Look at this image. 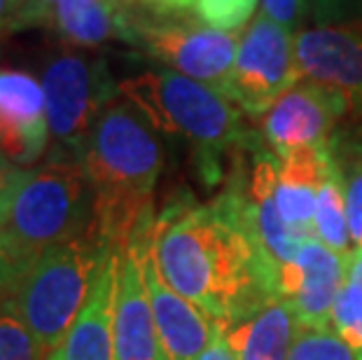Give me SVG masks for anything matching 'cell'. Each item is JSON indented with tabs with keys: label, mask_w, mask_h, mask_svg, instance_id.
<instances>
[{
	"label": "cell",
	"mask_w": 362,
	"mask_h": 360,
	"mask_svg": "<svg viewBox=\"0 0 362 360\" xmlns=\"http://www.w3.org/2000/svg\"><path fill=\"white\" fill-rule=\"evenodd\" d=\"M152 250L168 286L215 323H238L281 297L279 272L238 190L208 204L168 202L155 220Z\"/></svg>",
	"instance_id": "1"
},
{
	"label": "cell",
	"mask_w": 362,
	"mask_h": 360,
	"mask_svg": "<svg viewBox=\"0 0 362 360\" xmlns=\"http://www.w3.org/2000/svg\"><path fill=\"white\" fill-rule=\"evenodd\" d=\"M80 164L94 190L96 234L112 250H124L145 213L164 166L155 127L127 98H115L98 115Z\"/></svg>",
	"instance_id": "2"
},
{
	"label": "cell",
	"mask_w": 362,
	"mask_h": 360,
	"mask_svg": "<svg viewBox=\"0 0 362 360\" xmlns=\"http://www.w3.org/2000/svg\"><path fill=\"white\" fill-rule=\"evenodd\" d=\"M119 96L141 110L161 134L194 145L204 171L218 168L220 157L238 145H250L243 110L220 89L173 71H150L119 82Z\"/></svg>",
	"instance_id": "3"
},
{
	"label": "cell",
	"mask_w": 362,
	"mask_h": 360,
	"mask_svg": "<svg viewBox=\"0 0 362 360\" xmlns=\"http://www.w3.org/2000/svg\"><path fill=\"white\" fill-rule=\"evenodd\" d=\"M112 252L119 250L105 246L96 232L57 243L37 255L12 293L19 318L47 354L66 339L87 304L98 272Z\"/></svg>",
	"instance_id": "4"
},
{
	"label": "cell",
	"mask_w": 362,
	"mask_h": 360,
	"mask_svg": "<svg viewBox=\"0 0 362 360\" xmlns=\"http://www.w3.org/2000/svg\"><path fill=\"white\" fill-rule=\"evenodd\" d=\"M3 229L35 252L94 234V190L82 164L54 157L24 171Z\"/></svg>",
	"instance_id": "5"
},
{
	"label": "cell",
	"mask_w": 362,
	"mask_h": 360,
	"mask_svg": "<svg viewBox=\"0 0 362 360\" xmlns=\"http://www.w3.org/2000/svg\"><path fill=\"white\" fill-rule=\"evenodd\" d=\"M42 91L49 134L57 148H64L61 159L80 162L91 127L119 94V84L112 80L103 59L64 52L45 66Z\"/></svg>",
	"instance_id": "6"
},
{
	"label": "cell",
	"mask_w": 362,
	"mask_h": 360,
	"mask_svg": "<svg viewBox=\"0 0 362 360\" xmlns=\"http://www.w3.org/2000/svg\"><path fill=\"white\" fill-rule=\"evenodd\" d=\"M302 80L295 35L290 28L259 12L238 42V54L227 96L250 117H262Z\"/></svg>",
	"instance_id": "7"
},
{
	"label": "cell",
	"mask_w": 362,
	"mask_h": 360,
	"mask_svg": "<svg viewBox=\"0 0 362 360\" xmlns=\"http://www.w3.org/2000/svg\"><path fill=\"white\" fill-rule=\"evenodd\" d=\"M129 40L159 64L227 94L238 54V30H220L194 21H138Z\"/></svg>",
	"instance_id": "8"
},
{
	"label": "cell",
	"mask_w": 362,
	"mask_h": 360,
	"mask_svg": "<svg viewBox=\"0 0 362 360\" xmlns=\"http://www.w3.org/2000/svg\"><path fill=\"white\" fill-rule=\"evenodd\" d=\"M157 213H145L134 229L131 239L136 241L141 252L145 286H148L152 323H155L157 354L159 360H199L213 342V335L220 323H215L206 313L185 300L180 293L168 286L161 277L155 250H152V234H155Z\"/></svg>",
	"instance_id": "9"
},
{
	"label": "cell",
	"mask_w": 362,
	"mask_h": 360,
	"mask_svg": "<svg viewBox=\"0 0 362 360\" xmlns=\"http://www.w3.org/2000/svg\"><path fill=\"white\" fill-rule=\"evenodd\" d=\"M351 110L341 91L315 82H299L262 115V136L276 157L329 143L339 120Z\"/></svg>",
	"instance_id": "10"
},
{
	"label": "cell",
	"mask_w": 362,
	"mask_h": 360,
	"mask_svg": "<svg viewBox=\"0 0 362 360\" xmlns=\"http://www.w3.org/2000/svg\"><path fill=\"white\" fill-rule=\"evenodd\" d=\"M302 78L337 89L362 108V21L344 26H313L295 37Z\"/></svg>",
	"instance_id": "11"
},
{
	"label": "cell",
	"mask_w": 362,
	"mask_h": 360,
	"mask_svg": "<svg viewBox=\"0 0 362 360\" xmlns=\"http://www.w3.org/2000/svg\"><path fill=\"white\" fill-rule=\"evenodd\" d=\"M49 136L42 84L26 71L0 68V155L28 166L45 155Z\"/></svg>",
	"instance_id": "12"
},
{
	"label": "cell",
	"mask_w": 362,
	"mask_h": 360,
	"mask_svg": "<svg viewBox=\"0 0 362 360\" xmlns=\"http://www.w3.org/2000/svg\"><path fill=\"white\" fill-rule=\"evenodd\" d=\"M346 257L349 255L311 239L299 248L295 262L279 274V293L295 306L304 327H329Z\"/></svg>",
	"instance_id": "13"
},
{
	"label": "cell",
	"mask_w": 362,
	"mask_h": 360,
	"mask_svg": "<svg viewBox=\"0 0 362 360\" xmlns=\"http://www.w3.org/2000/svg\"><path fill=\"white\" fill-rule=\"evenodd\" d=\"M119 260L122 250L112 252L105 260L87 297V304L82 306L66 339L47 354V360H115Z\"/></svg>",
	"instance_id": "14"
},
{
	"label": "cell",
	"mask_w": 362,
	"mask_h": 360,
	"mask_svg": "<svg viewBox=\"0 0 362 360\" xmlns=\"http://www.w3.org/2000/svg\"><path fill=\"white\" fill-rule=\"evenodd\" d=\"M334 164L329 143L302 148L279 157L276 175V204L283 220L299 241L315 239V204L318 190Z\"/></svg>",
	"instance_id": "15"
},
{
	"label": "cell",
	"mask_w": 362,
	"mask_h": 360,
	"mask_svg": "<svg viewBox=\"0 0 362 360\" xmlns=\"http://www.w3.org/2000/svg\"><path fill=\"white\" fill-rule=\"evenodd\" d=\"M115 360H159L148 286H145L141 252L134 239H129L119 260Z\"/></svg>",
	"instance_id": "16"
},
{
	"label": "cell",
	"mask_w": 362,
	"mask_h": 360,
	"mask_svg": "<svg viewBox=\"0 0 362 360\" xmlns=\"http://www.w3.org/2000/svg\"><path fill=\"white\" fill-rule=\"evenodd\" d=\"M276 175H279V157L269 155V152H257L248 187H245V199H248V211L255 234L259 236L267 255L272 257L276 272L281 274L285 267L295 262L299 248L306 241H299L281 216L274 194Z\"/></svg>",
	"instance_id": "17"
},
{
	"label": "cell",
	"mask_w": 362,
	"mask_h": 360,
	"mask_svg": "<svg viewBox=\"0 0 362 360\" xmlns=\"http://www.w3.org/2000/svg\"><path fill=\"white\" fill-rule=\"evenodd\" d=\"M304 325L295 306L279 297L252 316L225 325L236 360H288Z\"/></svg>",
	"instance_id": "18"
},
{
	"label": "cell",
	"mask_w": 362,
	"mask_h": 360,
	"mask_svg": "<svg viewBox=\"0 0 362 360\" xmlns=\"http://www.w3.org/2000/svg\"><path fill=\"white\" fill-rule=\"evenodd\" d=\"M49 24L66 42L78 47H98L107 40H129L131 21L119 0H64L54 10Z\"/></svg>",
	"instance_id": "19"
},
{
	"label": "cell",
	"mask_w": 362,
	"mask_h": 360,
	"mask_svg": "<svg viewBox=\"0 0 362 360\" xmlns=\"http://www.w3.org/2000/svg\"><path fill=\"white\" fill-rule=\"evenodd\" d=\"M332 148V145H329ZM315 239L325 243L341 255L356 250L349 229V213H346V199L339 180L337 164L329 168L327 178L318 190V204H315Z\"/></svg>",
	"instance_id": "20"
},
{
	"label": "cell",
	"mask_w": 362,
	"mask_h": 360,
	"mask_svg": "<svg viewBox=\"0 0 362 360\" xmlns=\"http://www.w3.org/2000/svg\"><path fill=\"white\" fill-rule=\"evenodd\" d=\"M329 327L356 354H362V248H356L346 257L344 281L339 288Z\"/></svg>",
	"instance_id": "21"
},
{
	"label": "cell",
	"mask_w": 362,
	"mask_h": 360,
	"mask_svg": "<svg viewBox=\"0 0 362 360\" xmlns=\"http://www.w3.org/2000/svg\"><path fill=\"white\" fill-rule=\"evenodd\" d=\"M329 145L341 180L353 246L362 248V143L329 141Z\"/></svg>",
	"instance_id": "22"
},
{
	"label": "cell",
	"mask_w": 362,
	"mask_h": 360,
	"mask_svg": "<svg viewBox=\"0 0 362 360\" xmlns=\"http://www.w3.org/2000/svg\"><path fill=\"white\" fill-rule=\"evenodd\" d=\"M0 360H47V351L19 318L12 295L0 297Z\"/></svg>",
	"instance_id": "23"
},
{
	"label": "cell",
	"mask_w": 362,
	"mask_h": 360,
	"mask_svg": "<svg viewBox=\"0 0 362 360\" xmlns=\"http://www.w3.org/2000/svg\"><path fill=\"white\" fill-rule=\"evenodd\" d=\"M288 360H358V354L332 327H304Z\"/></svg>",
	"instance_id": "24"
},
{
	"label": "cell",
	"mask_w": 362,
	"mask_h": 360,
	"mask_svg": "<svg viewBox=\"0 0 362 360\" xmlns=\"http://www.w3.org/2000/svg\"><path fill=\"white\" fill-rule=\"evenodd\" d=\"M40 252L26 248L10 232L0 229V297L12 295Z\"/></svg>",
	"instance_id": "25"
},
{
	"label": "cell",
	"mask_w": 362,
	"mask_h": 360,
	"mask_svg": "<svg viewBox=\"0 0 362 360\" xmlns=\"http://www.w3.org/2000/svg\"><path fill=\"white\" fill-rule=\"evenodd\" d=\"M257 0H199L197 12L204 24L220 30H241L255 12Z\"/></svg>",
	"instance_id": "26"
},
{
	"label": "cell",
	"mask_w": 362,
	"mask_h": 360,
	"mask_svg": "<svg viewBox=\"0 0 362 360\" xmlns=\"http://www.w3.org/2000/svg\"><path fill=\"white\" fill-rule=\"evenodd\" d=\"M315 26H344L362 21V0H304V17Z\"/></svg>",
	"instance_id": "27"
},
{
	"label": "cell",
	"mask_w": 362,
	"mask_h": 360,
	"mask_svg": "<svg viewBox=\"0 0 362 360\" xmlns=\"http://www.w3.org/2000/svg\"><path fill=\"white\" fill-rule=\"evenodd\" d=\"M21 178H24V168H19L5 155H0V229L5 227V220L10 216L14 194H17Z\"/></svg>",
	"instance_id": "28"
},
{
	"label": "cell",
	"mask_w": 362,
	"mask_h": 360,
	"mask_svg": "<svg viewBox=\"0 0 362 360\" xmlns=\"http://www.w3.org/2000/svg\"><path fill=\"white\" fill-rule=\"evenodd\" d=\"M262 12H267L281 26L292 30L297 19L304 14V0H264V10Z\"/></svg>",
	"instance_id": "29"
},
{
	"label": "cell",
	"mask_w": 362,
	"mask_h": 360,
	"mask_svg": "<svg viewBox=\"0 0 362 360\" xmlns=\"http://www.w3.org/2000/svg\"><path fill=\"white\" fill-rule=\"evenodd\" d=\"M61 3H64V0H28L17 14V26L33 24V21H47L49 24L54 10H57Z\"/></svg>",
	"instance_id": "30"
},
{
	"label": "cell",
	"mask_w": 362,
	"mask_h": 360,
	"mask_svg": "<svg viewBox=\"0 0 362 360\" xmlns=\"http://www.w3.org/2000/svg\"><path fill=\"white\" fill-rule=\"evenodd\" d=\"M199 360H236L232 347H229L227 337H225V325H218V330L213 335V342L208 344V349L202 354Z\"/></svg>",
	"instance_id": "31"
},
{
	"label": "cell",
	"mask_w": 362,
	"mask_h": 360,
	"mask_svg": "<svg viewBox=\"0 0 362 360\" xmlns=\"http://www.w3.org/2000/svg\"><path fill=\"white\" fill-rule=\"evenodd\" d=\"M14 0H0V28H14L17 26V14L19 10L14 7Z\"/></svg>",
	"instance_id": "32"
},
{
	"label": "cell",
	"mask_w": 362,
	"mask_h": 360,
	"mask_svg": "<svg viewBox=\"0 0 362 360\" xmlns=\"http://www.w3.org/2000/svg\"><path fill=\"white\" fill-rule=\"evenodd\" d=\"M148 3L161 7V10H182V7H192L199 0H148Z\"/></svg>",
	"instance_id": "33"
},
{
	"label": "cell",
	"mask_w": 362,
	"mask_h": 360,
	"mask_svg": "<svg viewBox=\"0 0 362 360\" xmlns=\"http://www.w3.org/2000/svg\"><path fill=\"white\" fill-rule=\"evenodd\" d=\"M5 33H7V30H5V28H0V40L5 37Z\"/></svg>",
	"instance_id": "34"
},
{
	"label": "cell",
	"mask_w": 362,
	"mask_h": 360,
	"mask_svg": "<svg viewBox=\"0 0 362 360\" xmlns=\"http://www.w3.org/2000/svg\"><path fill=\"white\" fill-rule=\"evenodd\" d=\"M358 360H362V354H358Z\"/></svg>",
	"instance_id": "35"
},
{
	"label": "cell",
	"mask_w": 362,
	"mask_h": 360,
	"mask_svg": "<svg viewBox=\"0 0 362 360\" xmlns=\"http://www.w3.org/2000/svg\"><path fill=\"white\" fill-rule=\"evenodd\" d=\"M14 3H19V0H14Z\"/></svg>",
	"instance_id": "36"
}]
</instances>
